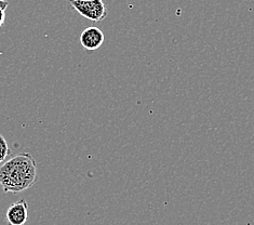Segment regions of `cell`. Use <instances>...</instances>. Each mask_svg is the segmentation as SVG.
Here are the masks:
<instances>
[{
    "label": "cell",
    "mask_w": 254,
    "mask_h": 225,
    "mask_svg": "<svg viewBox=\"0 0 254 225\" xmlns=\"http://www.w3.org/2000/svg\"><path fill=\"white\" fill-rule=\"evenodd\" d=\"M37 181V165L29 153H21L0 166V185L4 193H22Z\"/></svg>",
    "instance_id": "cell-1"
},
{
    "label": "cell",
    "mask_w": 254,
    "mask_h": 225,
    "mask_svg": "<svg viewBox=\"0 0 254 225\" xmlns=\"http://www.w3.org/2000/svg\"><path fill=\"white\" fill-rule=\"evenodd\" d=\"M70 7L92 22H101L107 16V9L103 0H68Z\"/></svg>",
    "instance_id": "cell-2"
},
{
    "label": "cell",
    "mask_w": 254,
    "mask_h": 225,
    "mask_svg": "<svg viewBox=\"0 0 254 225\" xmlns=\"http://www.w3.org/2000/svg\"><path fill=\"white\" fill-rule=\"evenodd\" d=\"M28 220V204L25 199H20L12 204L5 214L8 225H25Z\"/></svg>",
    "instance_id": "cell-3"
},
{
    "label": "cell",
    "mask_w": 254,
    "mask_h": 225,
    "mask_svg": "<svg viewBox=\"0 0 254 225\" xmlns=\"http://www.w3.org/2000/svg\"><path fill=\"white\" fill-rule=\"evenodd\" d=\"M104 33L99 27L91 26L83 30L80 35V44L88 51L98 50L104 44Z\"/></svg>",
    "instance_id": "cell-4"
},
{
    "label": "cell",
    "mask_w": 254,
    "mask_h": 225,
    "mask_svg": "<svg viewBox=\"0 0 254 225\" xmlns=\"http://www.w3.org/2000/svg\"><path fill=\"white\" fill-rule=\"evenodd\" d=\"M11 150L8 145L7 140L2 135H0V165H2L4 161H7V158L10 156Z\"/></svg>",
    "instance_id": "cell-5"
},
{
    "label": "cell",
    "mask_w": 254,
    "mask_h": 225,
    "mask_svg": "<svg viewBox=\"0 0 254 225\" xmlns=\"http://www.w3.org/2000/svg\"><path fill=\"white\" fill-rule=\"evenodd\" d=\"M9 2L5 0H0V27L3 25L5 21V10H7Z\"/></svg>",
    "instance_id": "cell-6"
},
{
    "label": "cell",
    "mask_w": 254,
    "mask_h": 225,
    "mask_svg": "<svg viewBox=\"0 0 254 225\" xmlns=\"http://www.w3.org/2000/svg\"><path fill=\"white\" fill-rule=\"evenodd\" d=\"M81 1H89V0H81Z\"/></svg>",
    "instance_id": "cell-7"
}]
</instances>
